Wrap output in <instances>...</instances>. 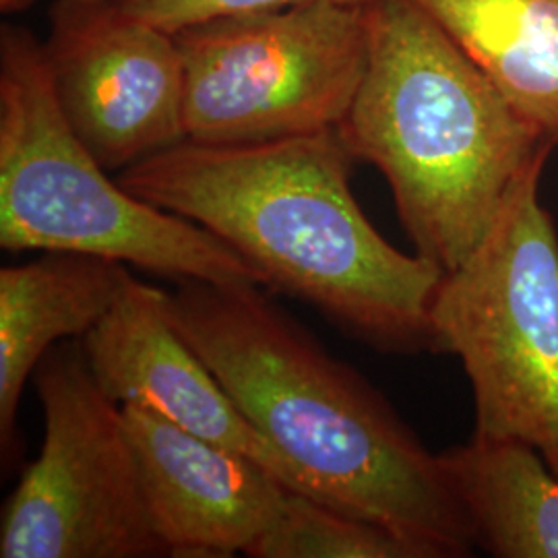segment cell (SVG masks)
<instances>
[{"label": "cell", "instance_id": "cell-9", "mask_svg": "<svg viewBox=\"0 0 558 558\" xmlns=\"http://www.w3.org/2000/svg\"><path fill=\"white\" fill-rule=\"evenodd\" d=\"M81 348L92 375L119 405H143L201 439L253 459L294 493L311 497L299 470L240 412L180 336L166 311V290L129 271L119 299Z\"/></svg>", "mask_w": 558, "mask_h": 558}, {"label": "cell", "instance_id": "cell-7", "mask_svg": "<svg viewBox=\"0 0 558 558\" xmlns=\"http://www.w3.org/2000/svg\"><path fill=\"white\" fill-rule=\"evenodd\" d=\"M40 453L4 502L0 558L168 557L149 515L122 408L83 348H54L34 373Z\"/></svg>", "mask_w": 558, "mask_h": 558}, {"label": "cell", "instance_id": "cell-10", "mask_svg": "<svg viewBox=\"0 0 558 558\" xmlns=\"http://www.w3.org/2000/svg\"><path fill=\"white\" fill-rule=\"evenodd\" d=\"M151 523L168 557L246 555L290 490L278 476L143 405H120Z\"/></svg>", "mask_w": 558, "mask_h": 558}, {"label": "cell", "instance_id": "cell-4", "mask_svg": "<svg viewBox=\"0 0 558 558\" xmlns=\"http://www.w3.org/2000/svg\"><path fill=\"white\" fill-rule=\"evenodd\" d=\"M0 246L94 255L179 281L267 286L216 234L110 179L64 120L44 46L15 25L0 36Z\"/></svg>", "mask_w": 558, "mask_h": 558}, {"label": "cell", "instance_id": "cell-12", "mask_svg": "<svg viewBox=\"0 0 558 558\" xmlns=\"http://www.w3.org/2000/svg\"><path fill=\"white\" fill-rule=\"evenodd\" d=\"M558 145V0H414Z\"/></svg>", "mask_w": 558, "mask_h": 558}, {"label": "cell", "instance_id": "cell-15", "mask_svg": "<svg viewBox=\"0 0 558 558\" xmlns=\"http://www.w3.org/2000/svg\"><path fill=\"white\" fill-rule=\"evenodd\" d=\"M117 2L131 15L149 21L170 34H177L182 27H189L199 21L221 17V15L271 11V9L311 4V2L366 7L375 0H117Z\"/></svg>", "mask_w": 558, "mask_h": 558}, {"label": "cell", "instance_id": "cell-16", "mask_svg": "<svg viewBox=\"0 0 558 558\" xmlns=\"http://www.w3.org/2000/svg\"><path fill=\"white\" fill-rule=\"evenodd\" d=\"M36 0H0L2 13H20L34 4Z\"/></svg>", "mask_w": 558, "mask_h": 558}, {"label": "cell", "instance_id": "cell-2", "mask_svg": "<svg viewBox=\"0 0 558 558\" xmlns=\"http://www.w3.org/2000/svg\"><path fill=\"white\" fill-rule=\"evenodd\" d=\"M354 160L338 129L251 145L186 140L117 179L345 333L380 352H435L430 308L445 271L383 239L352 193Z\"/></svg>", "mask_w": 558, "mask_h": 558}, {"label": "cell", "instance_id": "cell-3", "mask_svg": "<svg viewBox=\"0 0 558 558\" xmlns=\"http://www.w3.org/2000/svg\"><path fill=\"white\" fill-rule=\"evenodd\" d=\"M368 60L338 131L387 179L416 253L453 271L555 143L414 0L364 7Z\"/></svg>", "mask_w": 558, "mask_h": 558}, {"label": "cell", "instance_id": "cell-6", "mask_svg": "<svg viewBox=\"0 0 558 558\" xmlns=\"http://www.w3.org/2000/svg\"><path fill=\"white\" fill-rule=\"evenodd\" d=\"M186 140L251 145L338 129L368 60L364 7L311 2L177 34Z\"/></svg>", "mask_w": 558, "mask_h": 558}, {"label": "cell", "instance_id": "cell-14", "mask_svg": "<svg viewBox=\"0 0 558 558\" xmlns=\"http://www.w3.org/2000/svg\"><path fill=\"white\" fill-rule=\"evenodd\" d=\"M246 557L416 558V555L385 527L290 490L278 518L251 546Z\"/></svg>", "mask_w": 558, "mask_h": 558}, {"label": "cell", "instance_id": "cell-8", "mask_svg": "<svg viewBox=\"0 0 558 558\" xmlns=\"http://www.w3.org/2000/svg\"><path fill=\"white\" fill-rule=\"evenodd\" d=\"M41 46L64 120L108 172L186 141L174 34L117 0H54Z\"/></svg>", "mask_w": 558, "mask_h": 558}, {"label": "cell", "instance_id": "cell-5", "mask_svg": "<svg viewBox=\"0 0 558 558\" xmlns=\"http://www.w3.org/2000/svg\"><path fill=\"white\" fill-rule=\"evenodd\" d=\"M550 154L509 199L430 308L435 352L461 360L482 439L536 449L558 478V232L539 201Z\"/></svg>", "mask_w": 558, "mask_h": 558}, {"label": "cell", "instance_id": "cell-1", "mask_svg": "<svg viewBox=\"0 0 558 558\" xmlns=\"http://www.w3.org/2000/svg\"><path fill=\"white\" fill-rule=\"evenodd\" d=\"M166 311L313 499L385 527L416 558L478 548L440 453L260 286L180 279Z\"/></svg>", "mask_w": 558, "mask_h": 558}, {"label": "cell", "instance_id": "cell-11", "mask_svg": "<svg viewBox=\"0 0 558 558\" xmlns=\"http://www.w3.org/2000/svg\"><path fill=\"white\" fill-rule=\"evenodd\" d=\"M126 265L80 253H41L0 269V449L11 461L27 380L62 339L85 338L112 308Z\"/></svg>", "mask_w": 558, "mask_h": 558}, {"label": "cell", "instance_id": "cell-13", "mask_svg": "<svg viewBox=\"0 0 558 558\" xmlns=\"http://www.w3.org/2000/svg\"><path fill=\"white\" fill-rule=\"evenodd\" d=\"M440 458L478 548L499 558H558V478L536 449L472 435Z\"/></svg>", "mask_w": 558, "mask_h": 558}]
</instances>
